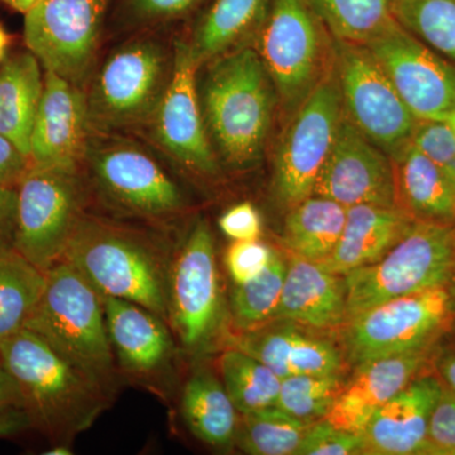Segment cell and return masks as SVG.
I'll list each match as a JSON object with an SVG mask.
<instances>
[{
    "mask_svg": "<svg viewBox=\"0 0 455 455\" xmlns=\"http://www.w3.org/2000/svg\"><path fill=\"white\" fill-rule=\"evenodd\" d=\"M0 361L17 383L33 423L64 442L89 429L112 400L31 329L0 339Z\"/></svg>",
    "mask_w": 455,
    "mask_h": 455,
    "instance_id": "6da1fadb",
    "label": "cell"
},
{
    "mask_svg": "<svg viewBox=\"0 0 455 455\" xmlns=\"http://www.w3.org/2000/svg\"><path fill=\"white\" fill-rule=\"evenodd\" d=\"M277 100L256 50L239 47L212 59L200 104L209 137L230 166L259 163Z\"/></svg>",
    "mask_w": 455,
    "mask_h": 455,
    "instance_id": "7a4b0ae2",
    "label": "cell"
},
{
    "mask_svg": "<svg viewBox=\"0 0 455 455\" xmlns=\"http://www.w3.org/2000/svg\"><path fill=\"white\" fill-rule=\"evenodd\" d=\"M40 335L108 396L116 392V357L103 299L65 260L46 271V287L25 326Z\"/></svg>",
    "mask_w": 455,
    "mask_h": 455,
    "instance_id": "3957f363",
    "label": "cell"
},
{
    "mask_svg": "<svg viewBox=\"0 0 455 455\" xmlns=\"http://www.w3.org/2000/svg\"><path fill=\"white\" fill-rule=\"evenodd\" d=\"M99 293L140 305L169 319L163 260L140 239L106 224L79 220L64 259Z\"/></svg>",
    "mask_w": 455,
    "mask_h": 455,
    "instance_id": "277c9868",
    "label": "cell"
},
{
    "mask_svg": "<svg viewBox=\"0 0 455 455\" xmlns=\"http://www.w3.org/2000/svg\"><path fill=\"white\" fill-rule=\"evenodd\" d=\"M254 33L278 100L292 116L333 66V37L305 0H271Z\"/></svg>",
    "mask_w": 455,
    "mask_h": 455,
    "instance_id": "5b68a950",
    "label": "cell"
},
{
    "mask_svg": "<svg viewBox=\"0 0 455 455\" xmlns=\"http://www.w3.org/2000/svg\"><path fill=\"white\" fill-rule=\"evenodd\" d=\"M453 228L415 221L381 259L343 276L346 323L382 302L447 287L453 263Z\"/></svg>",
    "mask_w": 455,
    "mask_h": 455,
    "instance_id": "8992f818",
    "label": "cell"
},
{
    "mask_svg": "<svg viewBox=\"0 0 455 455\" xmlns=\"http://www.w3.org/2000/svg\"><path fill=\"white\" fill-rule=\"evenodd\" d=\"M455 322L447 287L382 302L346 323L344 347L353 366L433 346Z\"/></svg>",
    "mask_w": 455,
    "mask_h": 455,
    "instance_id": "52a82bcc",
    "label": "cell"
},
{
    "mask_svg": "<svg viewBox=\"0 0 455 455\" xmlns=\"http://www.w3.org/2000/svg\"><path fill=\"white\" fill-rule=\"evenodd\" d=\"M333 62L344 113L388 157H396L412 142L418 119L364 44L333 38Z\"/></svg>",
    "mask_w": 455,
    "mask_h": 455,
    "instance_id": "ba28073f",
    "label": "cell"
},
{
    "mask_svg": "<svg viewBox=\"0 0 455 455\" xmlns=\"http://www.w3.org/2000/svg\"><path fill=\"white\" fill-rule=\"evenodd\" d=\"M344 116L334 62L331 70L291 116L275 158V199L289 211L314 196V188Z\"/></svg>",
    "mask_w": 455,
    "mask_h": 455,
    "instance_id": "9c48e42d",
    "label": "cell"
},
{
    "mask_svg": "<svg viewBox=\"0 0 455 455\" xmlns=\"http://www.w3.org/2000/svg\"><path fill=\"white\" fill-rule=\"evenodd\" d=\"M79 206L76 171L31 167L17 187L14 250L46 272L64 259Z\"/></svg>",
    "mask_w": 455,
    "mask_h": 455,
    "instance_id": "30bf717a",
    "label": "cell"
},
{
    "mask_svg": "<svg viewBox=\"0 0 455 455\" xmlns=\"http://www.w3.org/2000/svg\"><path fill=\"white\" fill-rule=\"evenodd\" d=\"M169 319L184 348L203 353L223 322L214 238L205 220L196 221L167 275Z\"/></svg>",
    "mask_w": 455,
    "mask_h": 455,
    "instance_id": "8fae6325",
    "label": "cell"
},
{
    "mask_svg": "<svg viewBox=\"0 0 455 455\" xmlns=\"http://www.w3.org/2000/svg\"><path fill=\"white\" fill-rule=\"evenodd\" d=\"M110 2L37 0L26 12V44L44 71L82 85L94 61Z\"/></svg>",
    "mask_w": 455,
    "mask_h": 455,
    "instance_id": "7c38bea8",
    "label": "cell"
},
{
    "mask_svg": "<svg viewBox=\"0 0 455 455\" xmlns=\"http://www.w3.org/2000/svg\"><path fill=\"white\" fill-rule=\"evenodd\" d=\"M364 46L418 121H445L455 108V65L392 20Z\"/></svg>",
    "mask_w": 455,
    "mask_h": 455,
    "instance_id": "4fadbf2b",
    "label": "cell"
},
{
    "mask_svg": "<svg viewBox=\"0 0 455 455\" xmlns=\"http://www.w3.org/2000/svg\"><path fill=\"white\" fill-rule=\"evenodd\" d=\"M167 56L151 41L127 44L99 71L88 98L89 122L119 128L154 114L166 86Z\"/></svg>",
    "mask_w": 455,
    "mask_h": 455,
    "instance_id": "5bb4252c",
    "label": "cell"
},
{
    "mask_svg": "<svg viewBox=\"0 0 455 455\" xmlns=\"http://www.w3.org/2000/svg\"><path fill=\"white\" fill-rule=\"evenodd\" d=\"M199 68L190 44L176 42L171 76L154 112L155 134L161 146L187 169L215 175L218 161L197 92Z\"/></svg>",
    "mask_w": 455,
    "mask_h": 455,
    "instance_id": "9a60e30c",
    "label": "cell"
},
{
    "mask_svg": "<svg viewBox=\"0 0 455 455\" xmlns=\"http://www.w3.org/2000/svg\"><path fill=\"white\" fill-rule=\"evenodd\" d=\"M314 196L334 200L346 208L362 204L397 206L391 158L371 142L346 113L317 176Z\"/></svg>",
    "mask_w": 455,
    "mask_h": 455,
    "instance_id": "2e32d148",
    "label": "cell"
},
{
    "mask_svg": "<svg viewBox=\"0 0 455 455\" xmlns=\"http://www.w3.org/2000/svg\"><path fill=\"white\" fill-rule=\"evenodd\" d=\"M89 125L88 98L80 86L44 71L29 142L31 167L76 171L86 152Z\"/></svg>",
    "mask_w": 455,
    "mask_h": 455,
    "instance_id": "e0dca14e",
    "label": "cell"
},
{
    "mask_svg": "<svg viewBox=\"0 0 455 455\" xmlns=\"http://www.w3.org/2000/svg\"><path fill=\"white\" fill-rule=\"evenodd\" d=\"M92 166L99 185L110 199L143 215H167L184 206L178 185L160 164L130 145L98 147Z\"/></svg>",
    "mask_w": 455,
    "mask_h": 455,
    "instance_id": "ac0fdd59",
    "label": "cell"
},
{
    "mask_svg": "<svg viewBox=\"0 0 455 455\" xmlns=\"http://www.w3.org/2000/svg\"><path fill=\"white\" fill-rule=\"evenodd\" d=\"M439 341L424 348L359 364L352 381L344 385L325 420L339 429L361 434L391 398L416 377L429 372Z\"/></svg>",
    "mask_w": 455,
    "mask_h": 455,
    "instance_id": "d6986e66",
    "label": "cell"
},
{
    "mask_svg": "<svg viewBox=\"0 0 455 455\" xmlns=\"http://www.w3.org/2000/svg\"><path fill=\"white\" fill-rule=\"evenodd\" d=\"M442 390V381L431 371L416 377L362 431L363 454L439 455L430 442L429 429Z\"/></svg>",
    "mask_w": 455,
    "mask_h": 455,
    "instance_id": "ffe728a7",
    "label": "cell"
},
{
    "mask_svg": "<svg viewBox=\"0 0 455 455\" xmlns=\"http://www.w3.org/2000/svg\"><path fill=\"white\" fill-rule=\"evenodd\" d=\"M103 299L108 335L119 366L137 377H151L169 364L173 341L166 322L123 299Z\"/></svg>",
    "mask_w": 455,
    "mask_h": 455,
    "instance_id": "44dd1931",
    "label": "cell"
},
{
    "mask_svg": "<svg viewBox=\"0 0 455 455\" xmlns=\"http://www.w3.org/2000/svg\"><path fill=\"white\" fill-rule=\"evenodd\" d=\"M276 319L317 331L346 324L344 277L291 254Z\"/></svg>",
    "mask_w": 455,
    "mask_h": 455,
    "instance_id": "7402d4cb",
    "label": "cell"
},
{
    "mask_svg": "<svg viewBox=\"0 0 455 455\" xmlns=\"http://www.w3.org/2000/svg\"><path fill=\"white\" fill-rule=\"evenodd\" d=\"M415 220L397 206L362 204L347 208V220L333 253L319 265L339 276L381 259Z\"/></svg>",
    "mask_w": 455,
    "mask_h": 455,
    "instance_id": "603a6c76",
    "label": "cell"
},
{
    "mask_svg": "<svg viewBox=\"0 0 455 455\" xmlns=\"http://www.w3.org/2000/svg\"><path fill=\"white\" fill-rule=\"evenodd\" d=\"M397 206L415 221L455 226V187L412 142L395 158Z\"/></svg>",
    "mask_w": 455,
    "mask_h": 455,
    "instance_id": "cb8c5ba5",
    "label": "cell"
},
{
    "mask_svg": "<svg viewBox=\"0 0 455 455\" xmlns=\"http://www.w3.org/2000/svg\"><path fill=\"white\" fill-rule=\"evenodd\" d=\"M42 92L41 64L32 52L9 57L0 68V134L16 143L28 158Z\"/></svg>",
    "mask_w": 455,
    "mask_h": 455,
    "instance_id": "d4e9b609",
    "label": "cell"
},
{
    "mask_svg": "<svg viewBox=\"0 0 455 455\" xmlns=\"http://www.w3.org/2000/svg\"><path fill=\"white\" fill-rule=\"evenodd\" d=\"M181 411L188 430L209 447L227 449L236 442L238 411L223 382L209 371H196L188 379Z\"/></svg>",
    "mask_w": 455,
    "mask_h": 455,
    "instance_id": "484cf974",
    "label": "cell"
},
{
    "mask_svg": "<svg viewBox=\"0 0 455 455\" xmlns=\"http://www.w3.org/2000/svg\"><path fill=\"white\" fill-rule=\"evenodd\" d=\"M346 220V206L311 196L287 211L283 243L293 256L323 262L337 247Z\"/></svg>",
    "mask_w": 455,
    "mask_h": 455,
    "instance_id": "4316f807",
    "label": "cell"
},
{
    "mask_svg": "<svg viewBox=\"0 0 455 455\" xmlns=\"http://www.w3.org/2000/svg\"><path fill=\"white\" fill-rule=\"evenodd\" d=\"M271 0H215L200 20L190 47L197 64L223 55L256 32Z\"/></svg>",
    "mask_w": 455,
    "mask_h": 455,
    "instance_id": "83f0119b",
    "label": "cell"
},
{
    "mask_svg": "<svg viewBox=\"0 0 455 455\" xmlns=\"http://www.w3.org/2000/svg\"><path fill=\"white\" fill-rule=\"evenodd\" d=\"M46 287V272L14 248L0 253V339L25 328Z\"/></svg>",
    "mask_w": 455,
    "mask_h": 455,
    "instance_id": "f1b7e54d",
    "label": "cell"
},
{
    "mask_svg": "<svg viewBox=\"0 0 455 455\" xmlns=\"http://www.w3.org/2000/svg\"><path fill=\"white\" fill-rule=\"evenodd\" d=\"M221 382L241 415L276 405L281 379L243 350L232 348L220 358Z\"/></svg>",
    "mask_w": 455,
    "mask_h": 455,
    "instance_id": "f546056e",
    "label": "cell"
},
{
    "mask_svg": "<svg viewBox=\"0 0 455 455\" xmlns=\"http://www.w3.org/2000/svg\"><path fill=\"white\" fill-rule=\"evenodd\" d=\"M335 40L367 44L394 20V0H305Z\"/></svg>",
    "mask_w": 455,
    "mask_h": 455,
    "instance_id": "4dcf8cb0",
    "label": "cell"
},
{
    "mask_svg": "<svg viewBox=\"0 0 455 455\" xmlns=\"http://www.w3.org/2000/svg\"><path fill=\"white\" fill-rule=\"evenodd\" d=\"M236 442L251 455H296L311 423L293 418L277 406L243 415Z\"/></svg>",
    "mask_w": 455,
    "mask_h": 455,
    "instance_id": "1f68e13d",
    "label": "cell"
},
{
    "mask_svg": "<svg viewBox=\"0 0 455 455\" xmlns=\"http://www.w3.org/2000/svg\"><path fill=\"white\" fill-rule=\"evenodd\" d=\"M286 268V260L276 252L259 276L235 284L230 299V310L233 320L242 331L268 325L276 319Z\"/></svg>",
    "mask_w": 455,
    "mask_h": 455,
    "instance_id": "d6a6232c",
    "label": "cell"
},
{
    "mask_svg": "<svg viewBox=\"0 0 455 455\" xmlns=\"http://www.w3.org/2000/svg\"><path fill=\"white\" fill-rule=\"evenodd\" d=\"M392 16L455 65V0H394Z\"/></svg>",
    "mask_w": 455,
    "mask_h": 455,
    "instance_id": "836d02e7",
    "label": "cell"
},
{
    "mask_svg": "<svg viewBox=\"0 0 455 455\" xmlns=\"http://www.w3.org/2000/svg\"><path fill=\"white\" fill-rule=\"evenodd\" d=\"M343 387L339 374H292L281 379L275 406L293 418L314 424L326 418Z\"/></svg>",
    "mask_w": 455,
    "mask_h": 455,
    "instance_id": "e575fe53",
    "label": "cell"
},
{
    "mask_svg": "<svg viewBox=\"0 0 455 455\" xmlns=\"http://www.w3.org/2000/svg\"><path fill=\"white\" fill-rule=\"evenodd\" d=\"M290 376L313 374L331 376L339 374L341 355L339 350L328 340L304 334L296 329L287 359Z\"/></svg>",
    "mask_w": 455,
    "mask_h": 455,
    "instance_id": "d590c367",
    "label": "cell"
},
{
    "mask_svg": "<svg viewBox=\"0 0 455 455\" xmlns=\"http://www.w3.org/2000/svg\"><path fill=\"white\" fill-rule=\"evenodd\" d=\"M412 145L439 167L455 187V134L444 121H419Z\"/></svg>",
    "mask_w": 455,
    "mask_h": 455,
    "instance_id": "8d00e7d4",
    "label": "cell"
},
{
    "mask_svg": "<svg viewBox=\"0 0 455 455\" xmlns=\"http://www.w3.org/2000/svg\"><path fill=\"white\" fill-rule=\"evenodd\" d=\"M358 454H363L361 434L339 429L325 419L311 425L296 451V455Z\"/></svg>",
    "mask_w": 455,
    "mask_h": 455,
    "instance_id": "74e56055",
    "label": "cell"
},
{
    "mask_svg": "<svg viewBox=\"0 0 455 455\" xmlns=\"http://www.w3.org/2000/svg\"><path fill=\"white\" fill-rule=\"evenodd\" d=\"M275 254L276 251L259 239L233 242L226 253L228 274L235 284L247 283L268 267Z\"/></svg>",
    "mask_w": 455,
    "mask_h": 455,
    "instance_id": "f35d334b",
    "label": "cell"
},
{
    "mask_svg": "<svg viewBox=\"0 0 455 455\" xmlns=\"http://www.w3.org/2000/svg\"><path fill=\"white\" fill-rule=\"evenodd\" d=\"M429 438L439 455H455V394L444 386L431 415Z\"/></svg>",
    "mask_w": 455,
    "mask_h": 455,
    "instance_id": "ab89813d",
    "label": "cell"
},
{
    "mask_svg": "<svg viewBox=\"0 0 455 455\" xmlns=\"http://www.w3.org/2000/svg\"><path fill=\"white\" fill-rule=\"evenodd\" d=\"M220 228L233 242L256 241L262 235V218L252 204H236L221 215Z\"/></svg>",
    "mask_w": 455,
    "mask_h": 455,
    "instance_id": "60d3db41",
    "label": "cell"
},
{
    "mask_svg": "<svg viewBox=\"0 0 455 455\" xmlns=\"http://www.w3.org/2000/svg\"><path fill=\"white\" fill-rule=\"evenodd\" d=\"M199 0H128L131 13L140 20H164L181 17Z\"/></svg>",
    "mask_w": 455,
    "mask_h": 455,
    "instance_id": "b9f144b4",
    "label": "cell"
},
{
    "mask_svg": "<svg viewBox=\"0 0 455 455\" xmlns=\"http://www.w3.org/2000/svg\"><path fill=\"white\" fill-rule=\"evenodd\" d=\"M29 169V158L16 143L0 134V188H17Z\"/></svg>",
    "mask_w": 455,
    "mask_h": 455,
    "instance_id": "7bdbcfd3",
    "label": "cell"
},
{
    "mask_svg": "<svg viewBox=\"0 0 455 455\" xmlns=\"http://www.w3.org/2000/svg\"><path fill=\"white\" fill-rule=\"evenodd\" d=\"M17 221V188H0V253L14 245Z\"/></svg>",
    "mask_w": 455,
    "mask_h": 455,
    "instance_id": "ee69618b",
    "label": "cell"
},
{
    "mask_svg": "<svg viewBox=\"0 0 455 455\" xmlns=\"http://www.w3.org/2000/svg\"><path fill=\"white\" fill-rule=\"evenodd\" d=\"M32 427H35V423L25 407L0 409V438L16 435Z\"/></svg>",
    "mask_w": 455,
    "mask_h": 455,
    "instance_id": "f6af8a7d",
    "label": "cell"
},
{
    "mask_svg": "<svg viewBox=\"0 0 455 455\" xmlns=\"http://www.w3.org/2000/svg\"><path fill=\"white\" fill-rule=\"evenodd\" d=\"M433 368L434 373L439 377L443 386L455 394V344L444 347L442 346V340L439 341Z\"/></svg>",
    "mask_w": 455,
    "mask_h": 455,
    "instance_id": "bcb514c9",
    "label": "cell"
},
{
    "mask_svg": "<svg viewBox=\"0 0 455 455\" xmlns=\"http://www.w3.org/2000/svg\"><path fill=\"white\" fill-rule=\"evenodd\" d=\"M4 407H25V401L17 383L0 361V409Z\"/></svg>",
    "mask_w": 455,
    "mask_h": 455,
    "instance_id": "7dc6e473",
    "label": "cell"
},
{
    "mask_svg": "<svg viewBox=\"0 0 455 455\" xmlns=\"http://www.w3.org/2000/svg\"><path fill=\"white\" fill-rule=\"evenodd\" d=\"M447 290L455 307V226L453 228V263H451V278H449Z\"/></svg>",
    "mask_w": 455,
    "mask_h": 455,
    "instance_id": "c3c4849f",
    "label": "cell"
},
{
    "mask_svg": "<svg viewBox=\"0 0 455 455\" xmlns=\"http://www.w3.org/2000/svg\"><path fill=\"white\" fill-rule=\"evenodd\" d=\"M4 2L8 3V4L12 5L14 9H17V11L26 13L37 0H4Z\"/></svg>",
    "mask_w": 455,
    "mask_h": 455,
    "instance_id": "681fc988",
    "label": "cell"
},
{
    "mask_svg": "<svg viewBox=\"0 0 455 455\" xmlns=\"http://www.w3.org/2000/svg\"><path fill=\"white\" fill-rule=\"evenodd\" d=\"M9 44V38L7 33H5L3 27L0 26V60L4 56L5 50H7Z\"/></svg>",
    "mask_w": 455,
    "mask_h": 455,
    "instance_id": "f907efd6",
    "label": "cell"
},
{
    "mask_svg": "<svg viewBox=\"0 0 455 455\" xmlns=\"http://www.w3.org/2000/svg\"><path fill=\"white\" fill-rule=\"evenodd\" d=\"M47 455H68L71 454L70 448L66 447L64 444L57 445V447L51 448L49 451H46Z\"/></svg>",
    "mask_w": 455,
    "mask_h": 455,
    "instance_id": "816d5d0a",
    "label": "cell"
},
{
    "mask_svg": "<svg viewBox=\"0 0 455 455\" xmlns=\"http://www.w3.org/2000/svg\"><path fill=\"white\" fill-rule=\"evenodd\" d=\"M445 123L451 127V130L454 132L455 134V108L451 110V113L448 114L447 118H445Z\"/></svg>",
    "mask_w": 455,
    "mask_h": 455,
    "instance_id": "f5cc1de1",
    "label": "cell"
}]
</instances>
